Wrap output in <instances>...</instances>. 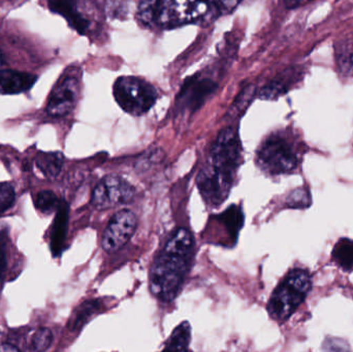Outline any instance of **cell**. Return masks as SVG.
Returning a JSON list of instances; mask_svg holds the SVG:
<instances>
[{"mask_svg": "<svg viewBox=\"0 0 353 352\" xmlns=\"http://www.w3.org/2000/svg\"><path fill=\"white\" fill-rule=\"evenodd\" d=\"M242 153L238 130L232 126L222 130L196 178L199 192L209 206H220L228 198L243 163Z\"/></svg>", "mask_w": 353, "mask_h": 352, "instance_id": "cell-1", "label": "cell"}, {"mask_svg": "<svg viewBox=\"0 0 353 352\" xmlns=\"http://www.w3.org/2000/svg\"><path fill=\"white\" fill-rule=\"evenodd\" d=\"M194 256V239L188 229H175L153 260L149 287L163 303L174 301L184 284Z\"/></svg>", "mask_w": 353, "mask_h": 352, "instance_id": "cell-2", "label": "cell"}, {"mask_svg": "<svg viewBox=\"0 0 353 352\" xmlns=\"http://www.w3.org/2000/svg\"><path fill=\"white\" fill-rule=\"evenodd\" d=\"M220 12L210 0H141L138 18L145 26L168 29L212 22Z\"/></svg>", "mask_w": 353, "mask_h": 352, "instance_id": "cell-3", "label": "cell"}, {"mask_svg": "<svg viewBox=\"0 0 353 352\" xmlns=\"http://www.w3.org/2000/svg\"><path fill=\"white\" fill-rule=\"evenodd\" d=\"M311 289V273L307 269H292L270 298L267 307L270 318L279 324L290 320L304 303Z\"/></svg>", "mask_w": 353, "mask_h": 352, "instance_id": "cell-4", "label": "cell"}, {"mask_svg": "<svg viewBox=\"0 0 353 352\" xmlns=\"http://www.w3.org/2000/svg\"><path fill=\"white\" fill-rule=\"evenodd\" d=\"M303 153L294 141L274 134L263 141L256 153V165L270 176L292 175L301 169Z\"/></svg>", "mask_w": 353, "mask_h": 352, "instance_id": "cell-5", "label": "cell"}, {"mask_svg": "<svg viewBox=\"0 0 353 352\" xmlns=\"http://www.w3.org/2000/svg\"><path fill=\"white\" fill-rule=\"evenodd\" d=\"M113 91L120 107L132 116L144 115L159 99L155 87L138 76H120L114 84Z\"/></svg>", "mask_w": 353, "mask_h": 352, "instance_id": "cell-6", "label": "cell"}, {"mask_svg": "<svg viewBox=\"0 0 353 352\" xmlns=\"http://www.w3.org/2000/svg\"><path fill=\"white\" fill-rule=\"evenodd\" d=\"M81 72L70 68L64 72L52 90L46 112L52 118H62L74 110L80 94Z\"/></svg>", "mask_w": 353, "mask_h": 352, "instance_id": "cell-7", "label": "cell"}, {"mask_svg": "<svg viewBox=\"0 0 353 352\" xmlns=\"http://www.w3.org/2000/svg\"><path fill=\"white\" fill-rule=\"evenodd\" d=\"M136 196L134 186L119 176L110 175L103 178L91 196V204L97 210H109L132 202Z\"/></svg>", "mask_w": 353, "mask_h": 352, "instance_id": "cell-8", "label": "cell"}, {"mask_svg": "<svg viewBox=\"0 0 353 352\" xmlns=\"http://www.w3.org/2000/svg\"><path fill=\"white\" fill-rule=\"evenodd\" d=\"M138 218L130 210H121L114 214L103 231L101 246L105 252L113 253L126 245L134 235Z\"/></svg>", "mask_w": 353, "mask_h": 352, "instance_id": "cell-9", "label": "cell"}, {"mask_svg": "<svg viewBox=\"0 0 353 352\" xmlns=\"http://www.w3.org/2000/svg\"><path fill=\"white\" fill-rule=\"evenodd\" d=\"M216 89L217 85L209 79H199L197 76L189 78L176 97V105L179 109L185 111H196L213 94Z\"/></svg>", "mask_w": 353, "mask_h": 352, "instance_id": "cell-10", "label": "cell"}, {"mask_svg": "<svg viewBox=\"0 0 353 352\" xmlns=\"http://www.w3.org/2000/svg\"><path fill=\"white\" fill-rule=\"evenodd\" d=\"M68 218H70V207L65 200H60L56 210L55 219L52 225L51 238H50V247L54 258L59 256L65 247Z\"/></svg>", "mask_w": 353, "mask_h": 352, "instance_id": "cell-11", "label": "cell"}, {"mask_svg": "<svg viewBox=\"0 0 353 352\" xmlns=\"http://www.w3.org/2000/svg\"><path fill=\"white\" fill-rule=\"evenodd\" d=\"M37 76L19 70H0V94L12 95L26 92L32 88Z\"/></svg>", "mask_w": 353, "mask_h": 352, "instance_id": "cell-12", "label": "cell"}, {"mask_svg": "<svg viewBox=\"0 0 353 352\" xmlns=\"http://www.w3.org/2000/svg\"><path fill=\"white\" fill-rule=\"evenodd\" d=\"M48 6L52 12L63 17L77 32L85 34L88 31V20L79 10L77 0H48Z\"/></svg>", "mask_w": 353, "mask_h": 352, "instance_id": "cell-13", "label": "cell"}, {"mask_svg": "<svg viewBox=\"0 0 353 352\" xmlns=\"http://www.w3.org/2000/svg\"><path fill=\"white\" fill-rule=\"evenodd\" d=\"M216 219L226 229V233L230 236L232 243H236L239 231H241L243 225H244V214H243L241 207L230 206L222 214L216 216Z\"/></svg>", "mask_w": 353, "mask_h": 352, "instance_id": "cell-14", "label": "cell"}, {"mask_svg": "<svg viewBox=\"0 0 353 352\" xmlns=\"http://www.w3.org/2000/svg\"><path fill=\"white\" fill-rule=\"evenodd\" d=\"M101 310V303L97 300H91V301L85 302L82 305L79 306L68 322V329L70 331H80L85 324H88L89 320L93 316L99 313Z\"/></svg>", "mask_w": 353, "mask_h": 352, "instance_id": "cell-15", "label": "cell"}, {"mask_svg": "<svg viewBox=\"0 0 353 352\" xmlns=\"http://www.w3.org/2000/svg\"><path fill=\"white\" fill-rule=\"evenodd\" d=\"M64 156L60 152L39 153L37 157V165L41 173L53 180L58 177L63 167Z\"/></svg>", "mask_w": 353, "mask_h": 352, "instance_id": "cell-16", "label": "cell"}, {"mask_svg": "<svg viewBox=\"0 0 353 352\" xmlns=\"http://www.w3.org/2000/svg\"><path fill=\"white\" fill-rule=\"evenodd\" d=\"M332 260L346 272L353 271V240L340 239L332 252Z\"/></svg>", "mask_w": 353, "mask_h": 352, "instance_id": "cell-17", "label": "cell"}, {"mask_svg": "<svg viewBox=\"0 0 353 352\" xmlns=\"http://www.w3.org/2000/svg\"><path fill=\"white\" fill-rule=\"evenodd\" d=\"M191 341V327L189 322H183L172 333L169 340L165 342L163 351H187Z\"/></svg>", "mask_w": 353, "mask_h": 352, "instance_id": "cell-18", "label": "cell"}, {"mask_svg": "<svg viewBox=\"0 0 353 352\" xmlns=\"http://www.w3.org/2000/svg\"><path fill=\"white\" fill-rule=\"evenodd\" d=\"M337 63L343 76H353V45L345 43L337 50Z\"/></svg>", "mask_w": 353, "mask_h": 352, "instance_id": "cell-19", "label": "cell"}, {"mask_svg": "<svg viewBox=\"0 0 353 352\" xmlns=\"http://www.w3.org/2000/svg\"><path fill=\"white\" fill-rule=\"evenodd\" d=\"M60 200H58L57 196L51 190H43L37 194L35 198V207L41 211V213L50 214L57 210Z\"/></svg>", "mask_w": 353, "mask_h": 352, "instance_id": "cell-20", "label": "cell"}, {"mask_svg": "<svg viewBox=\"0 0 353 352\" xmlns=\"http://www.w3.org/2000/svg\"><path fill=\"white\" fill-rule=\"evenodd\" d=\"M288 205L290 208L304 209L311 205V198L309 192L304 188L294 190L288 198Z\"/></svg>", "mask_w": 353, "mask_h": 352, "instance_id": "cell-21", "label": "cell"}, {"mask_svg": "<svg viewBox=\"0 0 353 352\" xmlns=\"http://www.w3.org/2000/svg\"><path fill=\"white\" fill-rule=\"evenodd\" d=\"M53 342V334L49 329H39L32 338L33 349L37 351H45L50 349Z\"/></svg>", "mask_w": 353, "mask_h": 352, "instance_id": "cell-22", "label": "cell"}, {"mask_svg": "<svg viewBox=\"0 0 353 352\" xmlns=\"http://www.w3.org/2000/svg\"><path fill=\"white\" fill-rule=\"evenodd\" d=\"M14 187L8 183H0V215L14 206Z\"/></svg>", "mask_w": 353, "mask_h": 352, "instance_id": "cell-23", "label": "cell"}, {"mask_svg": "<svg viewBox=\"0 0 353 352\" xmlns=\"http://www.w3.org/2000/svg\"><path fill=\"white\" fill-rule=\"evenodd\" d=\"M253 93H254V89L252 86L247 87L244 91H242V93L239 95V99H236L234 105H232V109H234V113L243 112V110L248 107L249 103L252 99Z\"/></svg>", "mask_w": 353, "mask_h": 352, "instance_id": "cell-24", "label": "cell"}, {"mask_svg": "<svg viewBox=\"0 0 353 352\" xmlns=\"http://www.w3.org/2000/svg\"><path fill=\"white\" fill-rule=\"evenodd\" d=\"M213 2L221 12H228L234 10L240 3L241 0H210Z\"/></svg>", "mask_w": 353, "mask_h": 352, "instance_id": "cell-25", "label": "cell"}, {"mask_svg": "<svg viewBox=\"0 0 353 352\" xmlns=\"http://www.w3.org/2000/svg\"><path fill=\"white\" fill-rule=\"evenodd\" d=\"M2 237H3V231H2L1 238H0V285H1L6 268V244H4V239Z\"/></svg>", "mask_w": 353, "mask_h": 352, "instance_id": "cell-26", "label": "cell"}, {"mask_svg": "<svg viewBox=\"0 0 353 352\" xmlns=\"http://www.w3.org/2000/svg\"><path fill=\"white\" fill-rule=\"evenodd\" d=\"M307 1L310 0H285V6L288 8H294Z\"/></svg>", "mask_w": 353, "mask_h": 352, "instance_id": "cell-27", "label": "cell"}, {"mask_svg": "<svg viewBox=\"0 0 353 352\" xmlns=\"http://www.w3.org/2000/svg\"><path fill=\"white\" fill-rule=\"evenodd\" d=\"M0 351H20V349H19L18 347L14 346L12 344H6V343H4V344L0 346Z\"/></svg>", "mask_w": 353, "mask_h": 352, "instance_id": "cell-28", "label": "cell"}, {"mask_svg": "<svg viewBox=\"0 0 353 352\" xmlns=\"http://www.w3.org/2000/svg\"><path fill=\"white\" fill-rule=\"evenodd\" d=\"M4 65H6V61H4L3 53H2L1 50H0V70L3 68Z\"/></svg>", "mask_w": 353, "mask_h": 352, "instance_id": "cell-29", "label": "cell"}]
</instances>
